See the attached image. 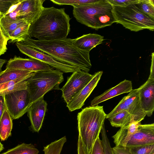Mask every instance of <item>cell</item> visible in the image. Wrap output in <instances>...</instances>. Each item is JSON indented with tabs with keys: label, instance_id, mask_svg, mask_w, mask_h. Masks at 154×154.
<instances>
[{
	"label": "cell",
	"instance_id": "6da1fadb",
	"mask_svg": "<svg viewBox=\"0 0 154 154\" xmlns=\"http://www.w3.org/2000/svg\"><path fill=\"white\" fill-rule=\"evenodd\" d=\"M25 45L38 50L63 63L88 72L92 65L89 51L81 50L73 44V39L66 38L49 41L35 40L28 36L20 41Z\"/></svg>",
	"mask_w": 154,
	"mask_h": 154
},
{
	"label": "cell",
	"instance_id": "7a4b0ae2",
	"mask_svg": "<svg viewBox=\"0 0 154 154\" xmlns=\"http://www.w3.org/2000/svg\"><path fill=\"white\" fill-rule=\"evenodd\" d=\"M71 19L64 8L44 7L38 18L30 24L28 36L45 41L66 38L70 31Z\"/></svg>",
	"mask_w": 154,
	"mask_h": 154
},
{
	"label": "cell",
	"instance_id": "3957f363",
	"mask_svg": "<svg viewBox=\"0 0 154 154\" xmlns=\"http://www.w3.org/2000/svg\"><path fill=\"white\" fill-rule=\"evenodd\" d=\"M72 12L77 21L96 30L116 23L113 6L107 0L73 7Z\"/></svg>",
	"mask_w": 154,
	"mask_h": 154
},
{
	"label": "cell",
	"instance_id": "277c9868",
	"mask_svg": "<svg viewBox=\"0 0 154 154\" xmlns=\"http://www.w3.org/2000/svg\"><path fill=\"white\" fill-rule=\"evenodd\" d=\"M106 114L103 106L86 107L78 113V129L85 154H90L92 146L104 125Z\"/></svg>",
	"mask_w": 154,
	"mask_h": 154
},
{
	"label": "cell",
	"instance_id": "5b68a950",
	"mask_svg": "<svg viewBox=\"0 0 154 154\" xmlns=\"http://www.w3.org/2000/svg\"><path fill=\"white\" fill-rule=\"evenodd\" d=\"M63 80V72L56 69L34 72L26 80L30 104L50 91L60 90V85Z\"/></svg>",
	"mask_w": 154,
	"mask_h": 154
},
{
	"label": "cell",
	"instance_id": "8992f818",
	"mask_svg": "<svg viewBox=\"0 0 154 154\" xmlns=\"http://www.w3.org/2000/svg\"><path fill=\"white\" fill-rule=\"evenodd\" d=\"M137 3L125 7L112 6L116 23L132 31L144 29L153 31L154 19L143 13Z\"/></svg>",
	"mask_w": 154,
	"mask_h": 154
},
{
	"label": "cell",
	"instance_id": "52a82bcc",
	"mask_svg": "<svg viewBox=\"0 0 154 154\" xmlns=\"http://www.w3.org/2000/svg\"><path fill=\"white\" fill-rule=\"evenodd\" d=\"M124 110H127L135 122H141L146 116L141 105L138 88L132 89L124 97L117 105L109 114L106 119H108Z\"/></svg>",
	"mask_w": 154,
	"mask_h": 154
},
{
	"label": "cell",
	"instance_id": "ba28073f",
	"mask_svg": "<svg viewBox=\"0 0 154 154\" xmlns=\"http://www.w3.org/2000/svg\"><path fill=\"white\" fill-rule=\"evenodd\" d=\"M6 106L13 119H17L27 112L32 104L27 89L12 92L5 94Z\"/></svg>",
	"mask_w": 154,
	"mask_h": 154
},
{
	"label": "cell",
	"instance_id": "9c48e42d",
	"mask_svg": "<svg viewBox=\"0 0 154 154\" xmlns=\"http://www.w3.org/2000/svg\"><path fill=\"white\" fill-rule=\"evenodd\" d=\"M93 76L94 75L81 70L72 73L60 89L62 97L66 104L88 83Z\"/></svg>",
	"mask_w": 154,
	"mask_h": 154
},
{
	"label": "cell",
	"instance_id": "30bf717a",
	"mask_svg": "<svg viewBox=\"0 0 154 154\" xmlns=\"http://www.w3.org/2000/svg\"><path fill=\"white\" fill-rule=\"evenodd\" d=\"M16 45L21 52L30 58L39 60L63 72L73 73L80 70L78 68L60 62L49 55L26 46L20 41L17 42Z\"/></svg>",
	"mask_w": 154,
	"mask_h": 154
},
{
	"label": "cell",
	"instance_id": "8fae6325",
	"mask_svg": "<svg viewBox=\"0 0 154 154\" xmlns=\"http://www.w3.org/2000/svg\"><path fill=\"white\" fill-rule=\"evenodd\" d=\"M6 68L25 70L33 72L53 69V67L36 59L24 58L16 56L8 61Z\"/></svg>",
	"mask_w": 154,
	"mask_h": 154
},
{
	"label": "cell",
	"instance_id": "7c38bea8",
	"mask_svg": "<svg viewBox=\"0 0 154 154\" xmlns=\"http://www.w3.org/2000/svg\"><path fill=\"white\" fill-rule=\"evenodd\" d=\"M103 73L102 71L95 73L88 83L66 104V106L70 111L79 109L82 107L86 99L97 86Z\"/></svg>",
	"mask_w": 154,
	"mask_h": 154
},
{
	"label": "cell",
	"instance_id": "4fadbf2b",
	"mask_svg": "<svg viewBox=\"0 0 154 154\" xmlns=\"http://www.w3.org/2000/svg\"><path fill=\"white\" fill-rule=\"evenodd\" d=\"M45 0H23L18 17L31 24L40 15Z\"/></svg>",
	"mask_w": 154,
	"mask_h": 154
},
{
	"label": "cell",
	"instance_id": "5bb4252c",
	"mask_svg": "<svg viewBox=\"0 0 154 154\" xmlns=\"http://www.w3.org/2000/svg\"><path fill=\"white\" fill-rule=\"evenodd\" d=\"M138 89L141 107L146 115L150 117L154 110V78L149 77Z\"/></svg>",
	"mask_w": 154,
	"mask_h": 154
},
{
	"label": "cell",
	"instance_id": "9a60e30c",
	"mask_svg": "<svg viewBox=\"0 0 154 154\" xmlns=\"http://www.w3.org/2000/svg\"><path fill=\"white\" fill-rule=\"evenodd\" d=\"M153 144H154V124H140L137 131L128 141L125 147Z\"/></svg>",
	"mask_w": 154,
	"mask_h": 154
},
{
	"label": "cell",
	"instance_id": "2e32d148",
	"mask_svg": "<svg viewBox=\"0 0 154 154\" xmlns=\"http://www.w3.org/2000/svg\"><path fill=\"white\" fill-rule=\"evenodd\" d=\"M47 103L43 97L32 103L28 111V116L33 132H38L41 129L47 109Z\"/></svg>",
	"mask_w": 154,
	"mask_h": 154
},
{
	"label": "cell",
	"instance_id": "e0dca14e",
	"mask_svg": "<svg viewBox=\"0 0 154 154\" xmlns=\"http://www.w3.org/2000/svg\"><path fill=\"white\" fill-rule=\"evenodd\" d=\"M132 89L131 81L125 79L115 87L106 90L101 95L94 97L91 101L90 106L98 105L99 103L116 96L129 93Z\"/></svg>",
	"mask_w": 154,
	"mask_h": 154
},
{
	"label": "cell",
	"instance_id": "ac0fdd59",
	"mask_svg": "<svg viewBox=\"0 0 154 154\" xmlns=\"http://www.w3.org/2000/svg\"><path fill=\"white\" fill-rule=\"evenodd\" d=\"M103 36L94 33H89L73 39L74 45L79 49L90 51L94 48L102 43Z\"/></svg>",
	"mask_w": 154,
	"mask_h": 154
},
{
	"label": "cell",
	"instance_id": "d6986e66",
	"mask_svg": "<svg viewBox=\"0 0 154 154\" xmlns=\"http://www.w3.org/2000/svg\"><path fill=\"white\" fill-rule=\"evenodd\" d=\"M141 122L134 121L125 127L121 128L112 137L116 146L125 147L128 141L137 132Z\"/></svg>",
	"mask_w": 154,
	"mask_h": 154
},
{
	"label": "cell",
	"instance_id": "ffe728a7",
	"mask_svg": "<svg viewBox=\"0 0 154 154\" xmlns=\"http://www.w3.org/2000/svg\"><path fill=\"white\" fill-rule=\"evenodd\" d=\"M27 23L24 20L17 17H10L4 13L0 12V27L5 36L9 40L11 33L17 28Z\"/></svg>",
	"mask_w": 154,
	"mask_h": 154
},
{
	"label": "cell",
	"instance_id": "44dd1931",
	"mask_svg": "<svg viewBox=\"0 0 154 154\" xmlns=\"http://www.w3.org/2000/svg\"><path fill=\"white\" fill-rule=\"evenodd\" d=\"M34 72L21 69L6 68L0 73V84L24 77L29 78Z\"/></svg>",
	"mask_w": 154,
	"mask_h": 154
},
{
	"label": "cell",
	"instance_id": "7402d4cb",
	"mask_svg": "<svg viewBox=\"0 0 154 154\" xmlns=\"http://www.w3.org/2000/svg\"><path fill=\"white\" fill-rule=\"evenodd\" d=\"M12 127V119L5 105L0 122V138L1 141L6 140L11 135Z\"/></svg>",
	"mask_w": 154,
	"mask_h": 154
},
{
	"label": "cell",
	"instance_id": "603a6c76",
	"mask_svg": "<svg viewBox=\"0 0 154 154\" xmlns=\"http://www.w3.org/2000/svg\"><path fill=\"white\" fill-rule=\"evenodd\" d=\"M108 119L112 126L120 128L128 126L134 121L132 116L127 110L121 111Z\"/></svg>",
	"mask_w": 154,
	"mask_h": 154
},
{
	"label": "cell",
	"instance_id": "cb8c5ba5",
	"mask_svg": "<svg viewBox=\"0 0 154 154\" xmlns=\"http://www.w3.org/2000/svg\"><path fill=\"white\" fill-rule=\"evenodd\" d=\"M39 151L33 144L23 143L1 154H38Z\"/></svg>",
	"mask_w": 154,
	"mask_h": 154
},
{
	"label": "cell",
	"instance_id": "d4e9b609",
	"mask_svg": "<svg viewBox=\"0 0 154 154\" xmlns=\"http://www.w3.org/2000/svg\"><path fill=\"white\" fill-rule=\"evenodd\" d=\"M30 24L27 23L15 29L10 34L9 40L10 42L14 43L23 40L28 36Z\"/></svg>",
	"mask_w": 154,
	"mask_h": 154
},
{
	"label": "cell",
	"instance_id": "484cf974",
	"mask_svg": "<svg viewBox=\"0 0 154 154\" xmlns=\"http://www.w3.org/2000/svg\"><path fill=\"white\" fill-rule=\"evenodd\" d=\"M66 141L64 136L59 139L56 140L44 147L43 151L44 154H60L63 146Z\"/></svg>",
	"mask_w": 154,
	"mask_h": 154
},
{
	"label": "cell",
	"instance_id": "4316f807",
	"mask_svg": "<svg viewBox=\"0 0 154 154\" xmlns=\"http://www.w3.org/2000/svg\"><path fill=\"white\" fill-rule=\"evenodd\" d=\"M137 4L143 13L154 19L153 0H138Z\"/></svg>",
	"mask_w": 154,
	"mask_h": 154
},
{
	"label": "cell",
	"instance_id": "83f0119b",
	"mask_svg": "<svg viewBox=\"0 0 154 154\" xmlns=\"http://www.w3.org/2000/svg\"><path fill=\"white\" fill-rule=\"evenodd\" d=\"M99 0H50L53 3L59 5H70L75 7L93 3Z\"/></svg>",
	"mask_w": 154,
	"mask_h": 154
},
{
	"label": "cell",
	"instance_id": "f1b7e54d",
	"mask_svg": "<svg viewBox=\"0 0 154 154\" xmlns=\"http://www.w3.org/2000/svg\"><path fill=\"white\" fill-rule=\"evenodd\" d=\"M126 148L132 154H152L154 153V144Z\"/></svg>",
	"mask_w": 154,
	"mask_h": 154
},
{
	"label": "cell",
	"instance_id": "f546056e",
	"mask_svg": "<svg viewBox=\"0 0 154 154\" xmlns=\"http://www.w3.org/2000/svg\"><path fill=\"white\" fill-rule=\"evenodd\" d=\"M101 134L104 154H114L109 139L107 137L104 125L102 128Z\"/></svg>",
	"mask_w": 154,
	"mask_h": 154
},
{
	"label": "cell",
	"instance_id": "4dcf8cb0",
	"mask_svg": "<svg viewBox=\"0 0 154 154\" xmlns=\"http://www.w3.org/2000/svg\"><path fill=\"white\" fill-rule=\"evenodd\" d=\"M27 81L18 82L8 87L0 92V95L5 94L17 91L26 89Z\"/></svg>",
	"mask_w": 154,
	"mask_h": 154
},
{
	"label": "cell",
	"instance_id": "1f68e13d",
	"mask_svg": "<svg viewBox=\"0 0 154 154\" xmlns=\"http://www.w3.org/2000/svg\"><path fill=\"white\" fill-rule=\"evenodd\" d=\"M90 154H104L102 141L98 136L91 149Z\"/></svg>",
	"mask_w": 154,
	"mask_h": 154
},
{
	"label": "cell",
	"instance_id": "d6a6232c",
	"mask_svg": "<svg viewBox=\"0 0 154 154\" xmlns=\"http://www.w3.org/2000/svg\"><path fill=\"white\" fill-rule=\"evenodd\" d=\"M112 5L126 6L130 4L137 3L138 0H107Z\"/></svg>",
	"mask_w": 154,
	"mask_h": 154
},
{
	"label": "cell",
	"instance_id": "836d02e7",
	"mask_svg": "<svg viewBox=\"0 0 154 154\" xmlns=\"http://www.w3.org/2000/svg\"><path fill=\"white\" fill-rule=\"evenodd\" d=\"M8 41L4 35L0 27V56L6 52L7 50V42Z\"/></svg>",
	"mask_w": 154,
	"mask_h": 154
},
{
	"label": "cell",
	"instance_id": "e575fe53",
	"mask_svg": "<svg viewBox=\"0 0 154 154\" xmlns=\"http://www.w3.org/2000/svg\"><path fill=\"white\" fill-rule=\"evenodd\" d=\"M17 1L18 0L8 1L0 0V12L5 14L8 11L10 7Z\"/></svg>",
	"mask_w": 154,
	"mask_h": 154
},
{
	"label": "cell",
	"instance_id": "d590c367",
	"mask_svg": "<svg viewBox=\"0 0 154 154\" xmlns=\"http://www.w3.org/2000/svg\"><path fill=\"white\" fill-rule=\"evenodd\" d=\"M112 150L114 154H132L126 147L115 146Z\"/></svg>",
	"mask_w": 154,
	"mask_h": 154
},
{
	"label": "cell",
	"instance_id": "8d00e7d4",
	"mask_svg": "<svg viewBox=\"0 0 154 154\" xmlns=\"http://www.w3.org/2000/svg\"><path fill=\"white\" fill-rule=\"evenodd\" d=\"M78 154H85L81 138L79 135L77 143Z\"/></svg>",
	"mask_w": 154,
	"mask_h": 154
},
{
	"label": "cell",
	"instance_id": "74e56055",
	"mask_svg": "<svg viewBox=\"0 0 154 154\" xmlns=\"http://www.w3.org/2000/svg\"><path fill=\"white\" fill-rule=\"evenodd\" d=\"M5 106V94L0 95V122Z\"/></svg>",
	"mask_w": 154,
	"mask_h": 154
},
{
	"label": "cell",
	"instance_id": "f35d334b",
	"mask_svg": "<svg viewBox=\"0 0 154 154\" xmlns=\"http://www.w3.org/2000/svg\"><path fill=\"white\" fill-rule=\"evenodd\" d=\"M22 1L23 0H18L17 2L13 4L10 7L8 11L5 14H7L14 11L20 5Z\"/></svg>",
	"mask_w": 154,
	"mask_h": 154
},
{
	"label": "cell",
	"instance_id": "ab89813d",
	"mask_svg": "<svg viewBox=\"0 0 154 154\" xmlns=\"http://www.w3.org/2000/svg\"><path fill=\"white\" fill-rule=\"evenodd\" d=\"M15 83V81H12L0 84V92L6 89L11 85L14 84Z\"/></svg>",
	"mask_w": 154,
	"mask_h": 154
},
{
	"label": "cell",
	"instance_id": "60d3db41",
	"mask_svg": "<svg viewBox=\"0 0 154 154\" xmlns=\"http://www.w3.org/2000/svg\"><path fill=\"white\" fill-rule=\"evenodd\" d=\"M154 53L153 52L152 54V61L151 65L150 68V74L149 77L151 78H154Z\"/></svg>",
	"mask_w": 154,
	"mask_h": 154
},
{
	"label": "cell",
	"instance_id": "b9f144b4",
	"mask_svg": "<svg viewBox=\"0 0 154 154\" xmlns=\"http://www.w3.org/2000/svg\"><path fill=\"white\" fill-rule=\"evenodd\" d=\"M6 60L0 59V73L2 72V67L3 65L6 62Z\"/></svg>",
	"mask_w": 154,
	"mask_h": 154
},
{
	"label": "cell",
	"instance_id": "7bdbcfd3",
	"mask_svg": "<svg viewBox=\"0 0 154 154\" xmlns=\"http://www.w3.org/2000/svg\"><path fill=\"white\" fill-rule=\"evenodd\" d=\"M4 148L3 145L0 141V152L4 149Z\"/></svg>",
	"mask_w": 154,
	"mask_h": 154
},
{
	"label": "cell",
	"instance_id": "ee69618b",
	"mask_svg": "<svg viewBox=\"0 0 154 154\" xmlns=\"http://www.w3.org/2000/svg\"><path fill=\"white\" fill-rule=\"evenodd\" d=\"M152 154H154V153H152Z\"/></svg>",
	"mask_w": 154,
	"mask_h": 154
}]
</instances>
